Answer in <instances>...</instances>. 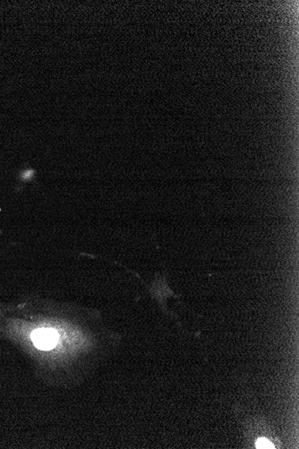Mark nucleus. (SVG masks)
<instances>
[{"label":"nucleus","mask_w":299,"mask_h":449,"mask_svg":"<svg viewBox=\"0 0 299 449\" xmlns=\"http://www.w3.org/2000/svg\"><path fill=\"white\" fill-rule=\"evenodd\" d=\"M31 340L36 347L42 351H50L58 343V333L51 328H39L31 334Z\"/></svg>","instance_id":"nucleus-1"},{"label":"nucleus","mask_w":299,"mask_h":449,"mask_svg":"<svg viewBox=\"0 0 299 449\" xmlns=\"http://www.w3.org/2000/svg\"><path fill=\"white\" fill-rule=\"evenodd\" d=\"M255 446L257 448H274V445L272 444V442L269 441L268 439L264 438V437L257 439Z\"/></svg>","instance_id":"nucleus-2"}]
</instances>
